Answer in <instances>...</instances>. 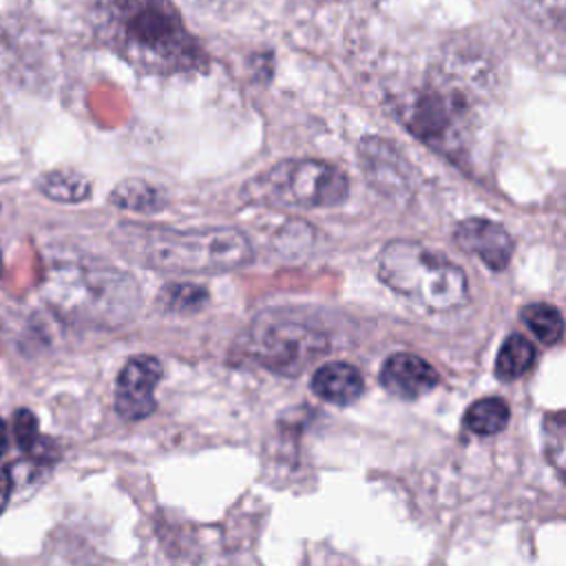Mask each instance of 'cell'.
Listing matches in <instances>:
<instances>
[{
  "label": "cell",
  "instance_id": "1",
  "mask_svg": "<svg viewBox=\"0 0 566 566\" xmlns=\"http://www.w3.org/2000/svg\"><path fill=\"white\" fill-rule=\"evenodd\" d=\"M99 29L108 46L142 71L181 73L203 60L170 0H102Z\"/></svg>",
  "mask_w": 566,
  "mask_h": 566
},
{
  "label": "cell",
  "instance_id": "2",
  "mask_svg": "<svg viewBox=\"0 0 566 566\" xmlns=\"http://www.w3.org/2000/svg\"><path fill=\"white\" fill-rule=\"evenodd\" d=\"M117 243L133 261L175 274H217L252 259L248 237L234 228L172 230L124 223L117 228Z\"/></svg>",
  "mask_w": 566,
  "mask_h": 566
},
{
  "label": "cell",
  "instance_id": "3",
  "mask_svg": "<svg viewBox=\"0 0 566 566\" xmlns=\"http://www.w3.org/2000/svg\"><path fill=\"white\" fill-rule=\"evenodd\" d=\"M44 296L64 318L97 327H117L139 307L135 279L88 261L55 265L46 276Z\"/></svg>",
  "mask_w": 566,
  "mask_h": 566
},
{
  "label": "cell",
  "instance_id": "4",
  "mask_svg": "<svg viewBox=\"0 0 566 566\" xmlns=\"http://www.w3.org/2000/svg\"><path fill=\"white\" fill-rule=\"evenodd\" d=\"M378 276L396 294L429 312H449L464 305L469 285L464 272L409 239L389 241L378 254Z\"/></svg>",
  "mask_w": 566,
  "mask_h": 566
},
{
  "label": "cell",
  "instance_id": "5",
  "mask_svg": "<svg viewBox=\"0 0 566 566\" xmlns=\"http://www.w3.org/2000/svg\"><path fill=\"white\" fill-rule=\"evenodd\" d=\"M480 80H471L460 69L438 71L424 86L411 91L400 104V117L418 139L438 150L451 153L460 146L464 124L473 111Z\"/></svg>",
  "mask_w": 566,
  "mask_h": 566
},
{
  "label": "cell",
  "instance_id": "6",
  "mask_svg": "<svg viewBox=\"0 0 566 566\" xmlns=\"http://www.w3.org/2000/svg\"><path fill=\"white\" fill-rule=\"evenodd\" d=\"M347 195V175L321 159H283L243 188L248 201L276 208H332Z\"/></svg>",
  "mask_w": 566,
  "mask_h": 566
},
{
  "label": "cell",
  "instance_id": "7",
  "mask_svg": "<svg viewBox=\"0 0 566 566\" xmlns=\"http://www.w3.org/2000/svg\"><path fill=\"white\" fill-rule=\"evenodd\" d=\"M327 349L329 343L321 329L283 314H263L248 338V354L261 367L283 376L305 371Z\"/></svg>",
  "mask_w": 566,
  "mask_h": 566
},
{
  "label": "cell",
  "instance_id": "8",
  "mask_svg": "<svg viewBox=\"0 0 566 566\" xmlns=\"http://www.w3.org/2000/svg\"><path fill=\"white\" fill-rule=\"evenodd\" d=\"M161 378V363L155 356H133L115 382V411L124 420H144L155 411V387Z\"/></svg>",
  "mask_w": 566,
  "mask_h": 566
},
{
  "label": "cell",
  "instance_id": "9",
  "mask_svg": "<svg viewBox=\"0 0 566 566\" xmlns=\"http://www.w3.org/2000/svg\"><path fill=\"white\" fill-rule=\"evenodd\" d=\"M453 241L462 252L480 259L489 270H504L513 256L511 234L504 226L491 219L471 217L460 221L453 230Z\"/></svg>",
  "mask_w": 566,
  "mask_h": 566
},
{
  "label": "cell",
  "instance_id": "10",
  "mask_svg": "<svg viewBox=\"0 0 566 566\" xmlns=\"http://www.w3.org/2000/svg\"><path fill=\"white\" fill-rule=\"evenodd\" d=\"M363 170L378 190L405 195L411 181V166L394 144L382 137H365L358 146Z\"/></svg>",
  "mask_w": 566,
  "mask_h": 566
},
{
  "label": "cell",
  "instance_id": "11",
  "mask_svg": "<svg viewBox=\"0 0 566 566\" xmlns=\"http://www.w3.org/2000/svg\"><path fill=\"white\" fill-rule=\"evenodd\" d=\"M438 371L424 358L398 352L391 354L380 369V385L402 400H416L438 385Z\"/></svg>",
  "mask_w": 566,
  "mask_h": 566
},
{
  "label": "cell",
  "instance_id": "12",
  "mask_svg": "<svg viewBox=\"0 0 566 566\" xmlns=\"http://www.w3.org/2000/svg\"><path fill=\"white\" fill-rule=\"evenodd\" d=\"M363 387V374L349 363H325L312 376V391L332 405L354 402Z\"/></svg>",
  "mask_w": 566,
  "mask_h": 566
},
{
  "label": "cell",
  "instance_id": "13",
  "mask_svg": "<svg viewBox=\"0 0 566 566\" xmlns=\"http://www.w3.org/2000/svg\"><path fill=\"white\" fill-rule=\"evenodd\" d=\"M111 203L122 210L153 214V212H159L161 208H166L168 197L159 186H155L146 179H124L113 188Z\"/></svg>",
  "mask_w": 566,
  "mask_h": 566
},
{
  "label": "cell",
  "instance_id": "14",
  "mask_svg": "<svg viewBox=\"0 0 566 566\" xmlns=\"http://www.w3.org/2000/svg\"><path fill=\"white\" fill-rule=\"evenodd\" d=\"M38 188L44 197L60 203H80L91 197V181L82 172L69 168L44 172L38 181Z\"/></svg>",
  "mask_w": 566,
  "mask_h": 566
},
{
  "label": "cell",
  "instance_id": "15",
  "mask_svg": "<svg viewBox=\"0 0 566 566\" xmlns=\"http://www.w3.org/2000/svg\"><path fill=\"white\" fill-rule=\"evenodd\" d=\"M535 360V347L522 334H511L504 338L497 358H495V376L500 380H515L524 376Z\"/></svg>",
  "mask_w": 566,
  "mask_h": 566
},
{
  "label": "cell",
  "instance_id": "16",
  "mask_svg": "<svg viewBox=\"0 0 566 566\" xmlns=\"http://www.w3.org/2000/svg\"><path fill=\"white\" fill-rule=\"evenodd\" d=\"M509 405L502 398L489 396L475 400L464 413V427L475 436H495L509 424Z\"/></svg>",
  "mask_w": 566,
  "mask_h": 566
},
{
  "label": "cell",
  "instance_id": "17",
  "mask_svg": "<svg viewBox=\"0 0 566 566\" xmlns=\"http://www.w3.org/2000/svg\"><path fill=\"white\" fill-rule=\"evenodd\" d=\"M524 325L535 334L537 340L544 345H555L562 340L564 334V318L557 307L546 303H533L522 310Z\"/></svg>",
  "mask_w": 566,
  "mask_h": 566
},
{
  "label": "cell",
  "instance_id": "18",
  "mask_svg": "<svg viewBox=\"0 0 566 566\" xmlns=\"http://www.w3.org/2000/svg\"><path fill=\"white\" fill-rule=\"evenodd\" d=\"M542 444L546 460L555 467L557 473L564 471V453H566V422L564 413H546L542 422Z\"/></svg>",
  "mask_w": 566,
  "mask_h": 566
},
{
  "label": "cell",
  "instance_id": "19",
  "mask_svg": "<svg viewBox=\"0 0 566 566\" xmlns=\"http://www.w3.org/2000/svg\"><path fill=\"white\" fill-rule=\"evenodd\" d=\"M161 298L170 312H197L208 301V294L192 283H170L164 287Z\"/></svg>",
  "mask_w": 566,
  "mask_h": 566
},
{
  "label": "cell",
  "instance_id": "20",
  "mask_svg": "<svg viewBox=\"0 0 566 566\" xmlns=\"http://www.w3.org/2000/svg\"><path fill=\"white\" fill-rule=\"evenodd\" d=\"M13 433L22 451L27 453H40V447L44 444L38 433V418L29 409H18L13 413Z\"/></svg>",
  "mask_w": 566,
  "mask_h": 566
},
{
  "label": "cell",
  "instance_id": "21",
  "mask_svg": "<svg viewBox=\"0 0 566 566\" xmlns=\"http://www.w3.org/2000/svg\"><path fill=\"white\" fill-rule=\"evenodd\" d=\"M526 13L542 18V20H562V11H564V0H515Z\"/></svg>",
  "mask_w": 566,
  "mask_h": 566
},
{
  "label": "cell",
  "instance_id": "22",
  "mask_svg": "<svg viewBox=\"0 0 566 566\" xmlns=\"http://www.w3.org/2000/svg\"><path fill=\"white\" fill-rule=\"evenodd\" d=\"M11 491H13V473L9 467H4V469H0V513L9 504Z\"/></svg>",
  "mask_w": 566,
  "mask_h": 566
},
{
  "label": "cell",
  "instance_id": "23",
  "mask_svg": "<svg viewBox=\"0 0 566 566\" xmlns=\"http://www.w3.org/2000/svg\"><path fill=\"white\" fill-rule=\"evenodd\" d=\"M7 444H9V431H7V422L0 420V458L2 453L7 451Z\"/></svg>",
  "mask_w": 566,
  "mask_h": 566
},
{
  "label": "cell",
  "instance_id": "24",
  "mask_svg": "<svg viewBox=\"0 0 566 566\" xmlns=\"http://www.w3.org/2000/svg\"><path fill=\"white\" fill-rule=\"evenodd\" d=\"M0 274H2V256H0Z\"/></svg>",
  "mask_w": 566,
  "mask_h": 566
}]
</instances>
